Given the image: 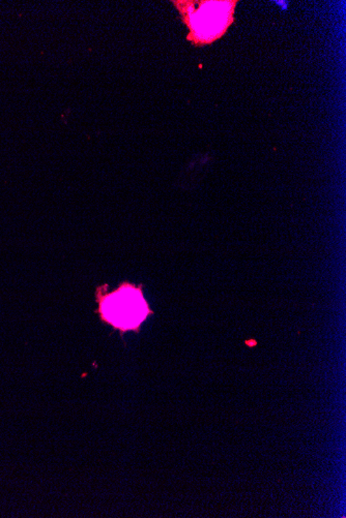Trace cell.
<instances>
[{
	"instance_id": "2",
	"label": "cell",
	"mask_w": 346,
	"mask_h": 518,
	"mask_svg": "<svg viewBox=\"0 0 346 518\" xmlns=\"http://www.w3.org/2000/svg\"><path fill=\"white\" fill-rule=\"evenodd\" d=\"M238 1H176V8L190 29L188 40L196 46L210 44L226 32L233 22V10Z\"/></svg>"
},
{
	"instance_id": "1",
	"label": "cell",
	"mask_w": 346,
	"mask_h": 518,
	"mask_svg": "<svg viewBox=\"0 0 346 518\" xmlns=\"http://www.w3.org/2000/svg\"><path fill=\"white\" fill-rule=\"evenodd\" d=\"M108 286L96 288V313L103 323L113 326L120 335L128 331L139 333L143 322L154 315L143 295V286L122 283L117 289L107 291Z\"/></svg>"
}]
</instances>
